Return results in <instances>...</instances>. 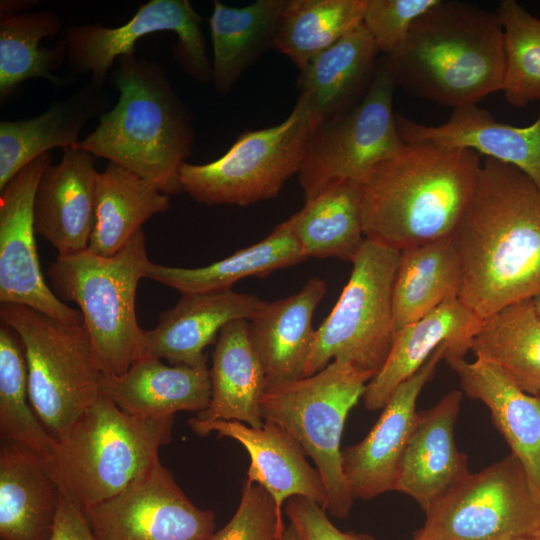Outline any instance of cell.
<instances>
[{
  "label": "cell",
  "instance_id": "obj_43",
  "mask_svg": "<svg viewBox=\"0 0 540 540\" xmlns=\"http://www.w3.org/2000/svg\"><path fill=\"white\" fill-rule=\"evenodd\" d=\"M50 540H96L83 511L62 495Z\"/></svg>",
  "mask_w": 540,
  "mask_h": 540
},
{
  "label": "cell",
  "instance_id": "obj_42",
  "mask_svg": "<svg viewBox=\"0 0 540 540\" xmlns=\"http://www.w3.org/2000/svg\"><path fill=\"white\" fill-rule=\"evenodd\" d=\"M285 513L303 540H375L369 534L339 530L321 506L302 496L289 498Z\"/></svg>",
  "mask_w": 540,
  "mask_h": 540
},
{
  "label": "cell",
  "instance_id": "obj_18",
  "mask_svg": "<svg viewBox=\"0 0 540 540\" xmlns=\"http://www.w3.org/2000/svg\"><path fill=\"white\" fill-rule=\"evenodd\" d=\"M188 424L199 436L216 432L218 438L238 441L250 457L246 480L265 488L280 513L284 501L294 496L310 499L325 510L327 492L320 473L306 460L300 444L279 425L264 421L261 428H253L239 421L196 417Z\"/></svg>",
  "mask_w": 540,
  "mask_h": 540
},
{
  "label": "cell",
  "instance_id": "obj_35",
  "mask_svg": "<svg viewBox=\"0 0 540 540\" xmlns=\"http://www.w3.org/2000/svg\"><path fill=\"white\" fill-rule=\"evenodd\" d=\"M306 258L335 257L352 263L365 240L361 182L334 183L289 219Z\"/></svg>",
  "mask_w": 540,
  "mask_h": 540
},
{
  "label": "cell",
  "instance_id": "obj_29",
  "mask_svg": "<svg viewBox=\"0 0 540 540\" xmlns=\"http://www.w3.org/2000/svg\"><path fill=\"white\" fill-rule=\"evenodd\" d=\"M211 398L197 414L202 421L226 420L261 428L260 402L266 390L265 374L253 349L247 320H234L221 331L209 370Z\"/></svg>",
  "mask_w": 540,
  "mask_h": 540
},
{
  "label": "cell",
  "instance_id": "obj_21",
  "mask_svg": "<svg viewBox=\"0 0 540 540\" xmlns=\"http://www.w3.org/2000/svg\"><path fill=\"white\" fill-rule=\"evenodd\" d=\"M398 133L404 143L432 142L475 151L485 158L516 167L540 189V111L528 126L497 121L477 104L453 109L450 118L428 126L396 114Z\"/></svg>",
  "mask_w": 540,
  "mask_h": 540
},
{
  "label": "cell",
  "instance_id": "obj_44",
  "mask_svg": "<svg viewBox=\"0 0 540 540\" xmlns=\"http://www.w3.org/2000/svg\"><path fill=\"white\" fill-rule=\"evenodd\" d=\"M38 0H1L0 14H17L29 11L39 5Z\"/></svg>",
  "mask_w": 540,
  "mask_h": 540
},
{
  "label": "cell",
  "instance_id": "obj_33",
  "mask_svg": "<svg viewBox=\"0 0 540 540\" xmlns=\"http://www.w3.org/2000/svg\"><path fill=\"white\" fill-rule=\"evenodd\" d=\"M289 220L277 225L261 241L199 268L170 267L152 262L146 278L180 293H207L231 289L246 277H265L306 260Z\"/></svg>",
  "mask_w": 540,
  "mask_h": 540
},
{
  "label": "cell",
  "instance_id": "obj_17",
  "mask_svg": "<svg viewBox=\"0 0 540 540\" xmlns=\"http://www.w3.org/2000/svg\"><path fill=\"white\" fill-rule=\"evenodd\" d=\"M96 157L78 147L63 150L59 163L47 164L33 204L36 234L48 240L58 255L88 249L95 224L99 172Z\"/></svg>",
  "mask_w": 540,
  "mask_h": 540
},
{
  "label": "cell",
  "instance_id": "obj_2",
  "mask_svg": "<svg viewBox=\"0 0 540 540\" xmlns=\"http://www.w3.org/2000/svg\"><path fill=\"white\" fill-rule=\"evenodd\" d=\"M481 166L469 149L404 143L361 181L365 238L401 251L453 236Z\"/></svg>",
  "mask_w": 540,
  "mask_h": 540
},
{
  "label": "cell",
  "instance_id": "obj_15",
  "mask_svg": "<svg viewBox=\"0 0 540 540\" xmlns=\"http://www.w3.org/2000/svg\"><path fill=\"white\" fill-rule=\"evenodd\" d=\"M49 153L22 168L0 191V301L33 308L59 321L83 325V316L59 299L40 268L34 197Z\"/></svg>",
  "mask_w": 540,
  "mask_h": 540
},
{
  "label": "cell",
  "instance_id": "obj_3",
  "mask_svg": "<svg viewBox=\"0 0 540 540\" xmlns=\"http://www.w3.org/2000/svg\"><path fill=\"white\" fill-rule=\"evenodd\" d=\"M107 82L119 98L76 147L138 174L167 195L181 192L180 169L195 141L193 115L163 67L136 54L121 56Z\"/></svg>",
  "mask_w": 540,
  "mask_h": 540
},
{
  "label": "cell",
  "instance_id": "obj_38",
  "mask_svg": "<svg viewBox=\"0 0 540 540\" xmlns=\"http://www.w3.org/2000/svg\"><path fill=\"white\" fill-rule=\"evenodd\" d=\"M0 435L2 441L25 446L45 459L57 447L30 402L23 344L4 323L0 327Z\"/></svg>",
  "mask_w": 540,
  "mask_h": 540
},
{
  "label": "cell",
  "instance_id": "obj_24",
  "mask_svg": "<svg viewBox=\"0 0 540 540\" xmlns=\"http://www.w3.org/2000/svg\"><path fill=\"white\" fill-rule=\"evenodd\" d=\"M327 292L314 277L296 293L266 303L248 321V334L265 374L266 389L305 377L316 330L313 314Z\"/></svg>",
  "mask_w": 540,
  "mask_h": 540
},
{
  "label": "cell",
  "instance_id": "obj_7",
  "mask_svg": "<svg viewBox=\"0 0 540 540\" xmlns=\"http://www.w3.org/2000/svg\"><path fill=\"white\" fill-rule=\"evenodd\" d=\"M372 378L333 360L313 375L267 388L260 402L263 420L286 430L311 457L327 492L325 511L339 519L349 515L354 502L342 470L341 437Z\"/></svg>",
  "mask_w": 540,
  "mask_h": 540
},
{
  "label": "cell",
  "instance_id": "obj_12",
  "mask_svg": "<svg viewBox=\"0 0 540 540\" xmlns=\"http://www.w3.org/2000/svg\"><path fill=\"white\" fill-rule=\"evenodd\" d=\"M396 88L389 60L383 56L363 99L315 127L298 172L305 200L340 181L361 182L404 145L393 112Z\"/></svg>",
  "mask_w": 540,
  "mask_h": 540
},
{
  "label": "cell",
  "instance_id": "obj_22",
  "mask_svg": "<svg viewBox=\"0 0 540 540\" xmlns=\"http://www.w3.org/2000/svg\"><path fill=\"white\" fill-rule=\"evenodd\" d=\"M462 391L452 390L418 419L402 457L395 490L411 497L425 512L469 473L467 457L457 448L455 424Z\"/></svg>",
  "mask_w": 540,
  "mask_h": 540
},
{
  "label": "cell",
  "instance_id": "obj_45",
  "mask_svg": "<svg viewBox=\"0 0 540 540\" xmlns=\"http://www.w3.org/2000/svg\"><path fill=\"white\" fill-rule=\"evenodd\" d=\"M282 540H303V539L300 537L296 529L291 524H289L283 533Z\"/></svg>",
  "mask_w": 540,
  "mask_h": 540
},
{
  "label": "cell",
  "instance_id": "obj_37",
  "mask_svg": "<svg viewBox=\"0 0 540 540\" xmlns=\"http://www.w3.org/2000/svg\"><path fill=\"white\" fill-rule=\"evenodd\" d=\"M365 4L366 0H286L274 47L301 71L362 24Z\"/></svg>",
  "mask_w": 540,
  "mask_h": 540
},
{
  "label": "cell",
  "instance_id": "obj_11",
  "mask_svg": "<svg viewBox=\"0 0 540 540\" xmlns=\"http://www.w3.org/2000/svg\"><path fill=\"white\" fill-rule=\"evenodd\" d=\"M425 514L411 540H518L540 534V489L511 453L469 472Z\"/></svg>",
  "mask_w": 540,
  "mask_h": 540
},
{
  "label": "cell",
  "instance_id": "obj_36",
  "mask_svg": "<svg viewBox=\"0 0 540 540\" xmlns=\"http://www.w3.org/2000/svg\"><path fill=\"white\" fill-rule=\"evenodd\" d=\"M519 388L540 396V316L533 299L512 303L482 320L470 349Z\"/></svg>",
  "mask_w": 540,
  "mask_h": 540
},
{
  "label": "cell",
  "instance_id": "obj_1",
  "mask_svg": "<svg viewBox=\"0 0 540 540\" xmlns=\"http://www.w3.org/2000/svg\"><path fill=\"white\" fill-rule=\"evenodd\" d=\"M453 236L458 299L479 317L540 294V189L522 171L485 158Z\"/></svg>",
  "mask_w": 540,
  "mask_h": 540
},
{
  "label": "cell",
  "instance_id": "obj_14",
  "mask_svg": "<svg viewBox=\"0 0 540 540\" xmlns=\"http://www.w3.org/2000/svg\"><path fill=\"white\" fill-rule=\"evenodd\" d=\"M83 513L96 540H210L216 526L214 512L196 507L160 460Z\"/></svg>",
  "mask_w": 540,
  "mask_h": 540
},
{
  "label": "cell",
  "instance_id": "obj_23",
  "mask_svg": "<svg viewBox=\"0 0 540 540\" xmlns=\"http://www.w3.org/2000/svg\"><path fill=\"white\" fill-rule=\"evenodd\" d=\"M112 108L105 86L86 83L39 115L0 122V191L26 165L54 148L76 147L85 124Z\"/></svg>",
  "mask_w": 540,
  "mask_h": 540
},
{
  "label": "cell",
  "instance_id": "obj_26",
  "mask_svg": "<svg viewBox=\"0 0 540 540\" xmlns=\"http://www.w3.org/2000/svg\"><path fill=\"white\" fill-rule=\"evenodd\" d=\"M100 393L134 416H174L178 411L199 413L210 402V374L207 365L167 366L161 359L142 357L121 375L102 374Z\"/></svg>",
  "mask_w": 540,
  "mask_h": 540
},
{
  "label": "cell",
  "instance_id": "obj_32",
  "mask_svg": "<svg viewBox=\"0 0 540 540\" xmlns=\"http://www.w3.org/2000/svg\"><path fill=\"white\" fill-rule=\"evenodd\" d=\"M461 281L454 236L401 250L392 295L395 333L458 298Z\"/></svg>",
  "mask_w": 540,
  "mask_h": 540
},
{
  "label": "cell",
  "instance_id": "obj_13",
  "mask_svg": "<svg viewBox=\"0 0 540 540\" xmlns=\"http://www.w3.org/2000/svg\"><path fill=\"white\" fill-rule=\"evenodd\" d=\"M202 22V17L188 0H150L140 5L121 26L70 25L62 35L70 73L72 76L89 73L90 82L103 87L116 60L135 54L139 39L170 31L178 38L173 48L176 61L189 77L207 84L212 81V62L207 55Z\"/></svg>",
  "mask_w": 540,
  "mask_h": 540
},
{
  "label": "cell",
  "instance_id": "obj_25",
  "mask_svg": "<svg viewBox=\"0 0 540 540\" xmlns=\"http://www.w3.org/2000/svg\"><path fill=\"white\" fill-rule=\"evenodd\" d=\"M458 375L461 391L484 403L494 426L540 489V396L519 388L503 371L483 359L447 361Z\"/></svg>",
  "mask_w": 540,
  "mask_h": 540
},
{
  "label": "cell",
  "instance_id": "obj_31",
  "mask_svg": "<svg viewBox=\"0 0 540 540\" xmlns=\"http://www.w3.org/2000/svg\"><path fill=\"white\" fill-rule=\"evenodd\" d=\"M285 4L286 0H257L235 8L213 1L208 22L213 48L212 82L219 95H228L241 74L274 47Z\"/></svg>",
  "mask_w": 540,
  "mask_h": 540
},
{
  "label": "cell",
  "instance_id": "obj_8",
  "mask_svg": "<svg viewBox=\"0 0 540 540\" xmlns=\"http://www.w3.org/2000/svg\"><path fill=\"white\" fill-rule=\"evenodd\" d=\"M0 317L23 344L31 405L58 442L100 395L103 373L90 336L84 325L20 304L1 303Z\"/></svg>",
  "mask_w": 540,
  "mask_h": 540
},
{
  "label": "cell",
  "instance_id": "obj_6",
  "mask_svg": "<svg viewBox=\"0 0 540 540\" xmlns=\"http://www.w3.org/2000/svg\"><path fill=\"white\" fill-rule=\"evenodd\" d=\"M151 264L141 229L113 256L86 249L58 255L49 266L53 292L78 305L105 375H121L142 357L145 330L137 321L135 297Z\"/></svg>",
  "mask_w": 540,
  "mask_h": 540
},
{
  "label": "cell",
  "instance_id": "obj_10",
  "mask_svg": "<svg viewBox=\"0 0 540 540\" xmlns=\"http://www.w3.org/2000/svg\"><path fill=\"white\" fill-rule=\"evenodd\" d=\"M316 122L302 97L288 117L270 128L245 131L228 151L206 164L184 163L182 191L207 205L248 206L275 198L298 174Z\"/></svg>",
  "mask_w": 540,
  "mask_h": 540
},
{
  "label": "cell",
  "instance_id": "obj_9",
  "mask_svg": "<svg viewBox=\"0 0 540 540\" xmlns=\"http://www.w3.org/2000/svg\"><path fill=\"white\" fill-rule=\"evenodd\" d=\"M400 251L366 239L352 261L350 278L330 314L315 332L305 377L331 359L373 377L393 345V285Z\"/></svg>",
  "mask_w": 540,
  "mask_h": 540
},
{
  "label": "cell",
  "instance_id": "obj_20",
  "mask_svg": "<svg viewBox=\"0 0 540 540\" xmlns=\"http://www.w3.org/2000/svg\"><path fill=\"white\" fill-rule=\"evenodd\" d=\"M482 320L458 298H452L399 329L385 363L365 387L364 407L370 411L384 408L396 388L443 343L448 345L446 361L464 358Z\"/></svg>",
  "mask_w": 540,
  "mask_h": 540
},
{
  "label": "cell",
  "instance_id": "obj_39",
  "mask_svg": "<svg viewBox=\"0 0 540 540\" xmlns=\"http://www.w3.org/2000/svg\"><path fill=\"white\" fill-rule=\"evenodd\" d=\"M496 13L504 37L507 102L524 108L540 101V19L515 0L500 2Z\"/></svg>",
  "mask_w": 540,
  "mask_h": 540
},
{
  "label": "cell",
  "instance_id": "obj_4",
  "mask_svg": "<svg viewBox=\"0 0 540 540\" xmlns=\"http://www.w3.org/2000/svg\"><path fill=\"white\" fill-rule=\"evenodd\" d=\"M388 58L397 87L453 109L502 91L503 29L495 12L439 0Z\"/></svg>",
  "mask_w": 540,
  "mask_h": 540
},
{
  "label": "cell",
  "instance_id": "obj_19",
  "mask_svg": "<svg viewBox=\"0 0 540 540\" xmlns=\"http://www.w3.org/2000/svg\"><path fill=\"white\" fill-rule=\"evenodd\" d=\"M266 303L254 294L232 289L181 293L175 306L159 316L157 326L145 331L142 357L166 359L173 365L205 366L204 349L221 329L234 320H252Z\"/></svg>",
  "mask_w": 540,
  "mask_h": 540
},
{
  "label": "cell",
  "instance_id": "obj_47",
  "mask_svg": "<svg viewBox=\"0 0 540 540\" xmlns=\"http://www.w3.org/2000/svg\"><path fill=\"white\" fill-rule=\"evenodd\" d=\"M518 540H540V534L525 537V538H521V539H518Z\"/></svg>",
  "mask_w": 540,
  "mask_h": 540
},
{
  "label": "cell",
  "instance_id": "obj_30",
  "mask_svg": "<svg viewBox=\"0 0 540 540\" xmlns=\"http://www.w3.org/2000/svg\"><path fill=\"white\" fill-rule=\"evenodd\" d=\"M63 30L60 16L52 10L0 14V103L17 95L25 81L40 78L55 87L69 85L73 76L56 74L66 60L61 37L52 48L39 47L41 40Z\"/></svg>",
  "mask_w": 540,
  "mask_h": 540
},
{
  "label": "cell",
  "instance_id": "obj_16",
  "mask_svg": "<svg viewBox=\"0 0 540 540\" xmlns=\"http://www.w3.org/2000/svg\"><path fill=\"white\" fill-rule=\"evenodd\" d=\"M447 347L441 344L417 372L396 388L361 442L342 449V470L354 500H368L395 490L400 463L418 419V397L434 376Z\"/></svg>",
  "mask_w": 540,
  "mask_h": 540
},
{
  "label": "cell",
  "instance_id": "obj_46",
  "mask_svg": "<svg viewBox=\"0 0 540 540\" xmlns=\"http://www.w3.org/2000/svg\"><path fill=\"white\" fill-rule=\"evenodd\" d=\"M533 302L537 310V313L540 316V294H538L537 296L533 298Z\"/></svg>",
  "mask_w": 540,
  "mask_h": 540
},
{
  "label": "cell",
  "instance_id": "obj_28",
  "mask_svg": "<svg viewBox=\"0 0 540 540\" xmlns=\"http://www.w3.org/2000/svg\"><path fill=\"white\" fill-rule=\"evenodd\" d=\"M61 493L44 457L8 441L0 448V535L2 540H50Z\"/></svg>",
  "mask_w": 540,
  "mask_h": 540
},
{
  "label": "cell",
  "instance_id": "obj_34",
  "mask_svg": "<svg viewBox=\"0 0 540 540\" xmlns=\"http://www.w3.org/2000/svg\"><path fill=\"white\" fill-rule=\"evenodd\" d=\"M170 208L169 195L113 162L99 173L95 224L88 249L104 257L122 250L142 225Z\"/></svg>",
  "mask_w": 540,
  "mask_h": 540
},
{
  "label": "cell",
  "instance_id": "obj_41",
  "mask_svg": "<svg viewBox=\"0 0 540 540\" xmlns=\"http://www.w3.org/2000/svg\"><path fill=\"white\" fill-rule=\"evenodd\" d=\"M439 0H366L363 25L377 50L391 55L405 40L414 22Z\"/></svg>",
  "mask_w": 540,
  "mask_h": 540
},
{
  "label": "cell",
  "instance_id": "obj_5",
  "mask_svg": "<svg viewBox=\"0 0 540 540\" xmlns=\"http://www.w3.org/2000/svg\"><path fill=\"white\" fill-rule=\"evenodd\" d=\"M174 416L130 415L100 393L45 468L61 495L80 510L110 499L159 460L172 438Z\"/></svg>",
  "mask_w": 540,
  "mask_h": 540
},
{
  "label": "cell",
  "instance_id": "obj_40",
  "mask_svg": "<svg viewBox=\"0 0 540 540\" xmlns=\"http://www.w3.org/2000/svg\"><path fill=\"white\" fill-rule=\"evenodd\" d=\"M285 529L272 496L261 485L245 480L235 514L210 540H282Z\"/></svg>",
  "mask_w": 540,
  "mask_h": 540
},
{
  "label": "cell",
  "instance_id": "obj_27",
  "mask_svg": "<svg viewBox=\"0 0 540 540\" xmlns=\"http://www.w3.org/2000/svg\"><path fill=\"white\" fill-rule=\"evenodd\" d=\"M379 52L363 23L312 58L297 86L316 126L356 106L373 80Z\"/></svg>",
  "mask_w": 540,
  "mask_h": 540
}]
</instances>
